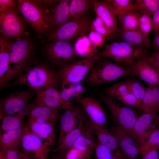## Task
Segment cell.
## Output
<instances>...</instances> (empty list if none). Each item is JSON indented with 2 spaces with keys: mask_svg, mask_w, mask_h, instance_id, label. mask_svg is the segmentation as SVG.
Wrapping results in <instances>:
<instances>
[{
  "mask_svg": "<svg viewBox=\"0 0 159 159\" xmlns=\"http://www.w3.org/2000/svg\"><path fill=\"white\" fill-rule=\"evenodd\" d=\"M35 105L34 102L29 104L20 112L5 116L0 120V134L10 130L20 127L24 123V118Z\"/></svg>",
  "mask_w": 159,
  "mask_h": 159,
  "instance_id": "obj_29",
  "label": "cell"
},
{
  "mask_svg": "<svg viewBox=\"0 0 159 159\" xmlns=\"http://www.w3.org/2000/svg\"><path fill=\"white\" fill-rule=\"evenodd\" d=\"M92 20L87 14L82 17L69 19L55 30L40 39L42 44L55 40L74 42L79 37L88 35L91 30Z\"/></svg>",
  "mask_w": 159,
  "mask_h": 159,
  "instance_id": "obj_4",
  "label": "cell"
},
{
  "mask_svg": "<svg viewBox=\"0 0 159 159\" xmlns=\"http://www.w3.org/2000/svg\"><path fill=\"white\" fill-rule=\"evenodd\" d=\"M13 0H0V12L16 11V3Z\"/></svg>",
  "mask_w": 159,
  "mask_h": 159,
  "instance_id": "obj_46",
  "label": "cell"
},
{
  "mask_svg": "<svg viewBox=\"0 0 159 159\" xmlns=\"http://www.w3.org/2000/svg\"><path fill=\"white\" fill-rule=\"evenodd\" d=\"M25 127L24 122L20 127L0 134V150L20 149L21 140Z\"/></svg>",
  "mask_w": 159,
  "mask_h": 159,
  "instance_id": "obj_28",
  "label": "cell"
},
{
  "mask_svg": "<svg viewBox=\"0 0 159 159\" xmlns=\"http://www.w3.org/2000/svg\"><path fill=\"white\" fill-rule=\"evenodd\" d=\"M88 120L82 122L76 128L67 134L58 142L56 152L57 156L64 157L73 148L74 143L87 128Z\"/></svg>",
  "mask_w": 159,
  "mask_h": 159,
  "instance_id": "obj_23",
  "label": "cell"
},
{
  "mask_svg": "<svg viewBox=\"0 0 159 159\" xmlns=\"http://www.w3.org/2000/svg\"><path fill=\"white\" fill-rule=\"evenodd\" d=\"M52 159H65L64 158L60 157L57 156V155H55L53 158Z\"/></svg>",
  "mask_w": 159,
  "mask_h": 159,
  "instance_id": "obj_52",
  "label": "cell"
},
{
  "mask_svg": "<svg viewBox=\"0 0 159 159\" xmlns=\"http://www.w3.org/2000/svg\"><path fill=\"white\" fill-rule=\"evenodd\" d=\"M140 107L142 111L145 113H159V84H148Z\"/></svg>",
  "mask_w": 159,
  "mask_h": 159,
  "instance_id": "obj_27",
  "label": "cell"
},
{
  "mask_svg": "<svg viewBox=\"0 0 159 159\" xmlns=\"http://www.w3.org/2000/svg\"><path fill=\"white\" fill-rule=\"evenodd\" d=\"M74 48L77 56L84 59L93 57L98 52L97 47L92 44L86 35L78 38L74 43Z\"/></svg>",
  "mask_w": 159,
  "mask_h": 159,
  "instance_id": "obj_31",
  "label": "cell"
},
{
  "mask_svg": "<svg viewBox=\"0 0 159 159\" xmlns=\"http://www.w3.org/2000/svg\"><path fill=\"white\" fill-rule=\"evenodd\" d=\"M19 85L27 86L36 92L51 87L58 89L61 86L58 71L45 60L31 67L13 82L0 89Z\"/></svg>",
  "mask_w": 159,
  "mask_h": 159,
  "instance_id": "obj_2",
  "label": "cell"
},
{
  "mask_svg": "<svg viewBox=\"0 0 159 159\" xmlns=\"http://www.w3.org/2000/svg\"><path fill=\"white\" fill-rule=\"evenodd\" d=\"M93 0H70L69 5V19L82 17L93 8Z\"/></svg>",
  "mask_w": 159,
  "mask_h": 159,
  "instance_id": "obj_33",
  "label": "cell"
},
{
  "mask_svg": "<svg viewBox=\"0 0 159 159\" xmlns=\"http://www.w3.org/2000/svg\"><path fill=\"white\" fill-rule=\"evenodd\" d=\"M20 149L22 153L30 159H47L48 154L52 150L26 125L21 140Z\"/></svg>",
  "mask_w": 159,
  "mask_h": 159,
  "instance_id": "obj_13",
  "label": "cell"
},
{
  "mask_svg": "<svg viewBox=\"0 0 159 159\" xmlns=\"http://www.w3.org/2000/svg\"><path fill=\"white\" fill-rule=\"evenodd\" d=\"M81 106L73 103L65 110L60 117V133L58 141L76 128L82 122L87 120Z\"/></svg>",
  "mask_w": 159,
  "mask_h": 159,
  "instance_id": "obj_14",
  "label": "cell"
},
{
  "mask_svg": "<svg viewBox=\"0 0 159 159\" xmlns=\"http://www.w3.org/2000/svg\"><path fill=\"white\" fill-rule=\"evenodd\" d=\"M99 59L95 56L80 60L59 69L61 90L84 80Z\"/></svg>",
  "mask_w": 159,
  "mask_h": 159,
  "instance_id": "obj_10",
  "label": "cell"
},
{
  "mask_svg": "<svg viewBox=\"0 0 159 159\" xmlns=\"http://www.w3.org/2000/svg\"><path fill=\"white\" fill-rule=\"evenodd\" d=\"M43 44L42 53L45 60L53 68L59 69L78 60L72 42L55 40Z\"/></svg>",
  "mask_w": 159,
  "mask_h": 159,
  "instance_id": "obj_6",
  "label": "cell"
},
{
  "mask_svg": "<svg viewBox=\"0 0 159 159\" xmlns=\"http://www.w3.org/2000/svg\"><path fill=\"white\" fill-rule=\"evenodd\" d=\"M16 9L39 39L47 35L49 29L40 6L33 0L16 1Z\"/></svg>",
  "mask_w": 159,
  "mask_h": 159,
  "instance_id": "obj_9",
  "label": "cell"
},
{
  "mask_svg": "<svg viewBox=\"0 0 159 159\" xmlns=\"http://www.w3.org/2000/svg\"><path fill=\"white\" fill-rule=\"evenodd\" d=\"M152 32L155 35L159 32V9L152 16Z\"/></svg>",
  "mask_w": 159,
  "mask_h": 159,
  "instance_id": "obj_48",
  "label": "cell"
},
{
  "mask_svg": "<svg viewBox=\"0 0 159 159\" xmlns=\"http://www.w3.org/2000/svg\"><path fill=\"white\" fill-rule=\"evenodd\" d=\"M47 159H52V158H48Z\"/></svg>",
  "mask_w": 159,
  "mask_h": 159,
  "instance_id": "obj_53",
  "label": "cell"
},
{
  "mask_svg": "<svg viewBox=\"0 0 159 159\" xmlns=\"http://www.w3.org/2000/svg\"><path fill=\"white\" fill-rule=\"evenodd\" d=\"M151 46L156 51L159 50V32L155 35Z\"/></svg>",
  "mask_w": 159,
  "mask_h": 159,
  "instance_id": "obj_50",
  "label": "cell"
},
{
  "mask_svg": "<svg viewBox=\"0 0 159 159\" xmlns=\"http://www.w3.org/2000/svg\"><path fill=\"white\" fill-rule=\"evenodd\" d=\"M100 98L109 109L115 125L124 130L135 141L134 128L138 117L136 110L124 105L107 94H100Z\"/></svg>",
  "mask_w": 159,
  "mask_h": 159,
  "instance_id": "obj_7",
  "label": "cell"
},
{
  "mask_svg": "<svg viewBox=\"0 0 159 159\" xmlns=\"http://www.w3.org/2000/svg\"><path fill=\"white\" fill-rule=\"evenodd\" d=\"M0 159H30L25 156L20 149L0 150Z\"/></svg>",
  "mask_w": 159,
  "mask_h": 159,
  "instance_id": "obj_42",
  "label": "cell"
},
{
  "mask_svg": "<svg viewBox=\"0 0 159 159\" xmlns=\"http://www.w3.org/2000/svg\"><path fill=\"white\" fill-rule=\"evenodd\" d=\"M61 98V110H66L73 103L71 101L72 91L70 86L61 90L60 92Z\"/></svg>",
  "mask_w": 159,
  "mask_h": 159,
  "instance_id": "obj_44",
  "label": "cell"
},
{
  "mask_svg": "<svg viewBox=\"0 0 159 159\" xmlns=\"http://www.w3.org/2000/svg\"><path fill=\"white\" fill-rule=\"evenodd\" d=\"M36 98L34 102L36 105L49 107L60 110V92L53 87L36 92Z\"/></svg>",
  "mask_w": 159,
  "mask_h": 159,
  "instance_id": "obj_26",
  "label": "cell"
},
{
  "mask_svg": "<svg viewBox=\"0 0 159 159\" xmlns=\"http://www.w3.org/2000/svg\"><path fill=\"white\" fill-rule=\"evenodd\" d=\"M141 14L137 30L149 36V33L153 28L152 16L146 13Z\"/></svg>",
  "mask_w": 159,
  "mask_h": 159,
  "instance_id": "obj_40",
  "label": "cell"
},
{
  "mask_svg": "<svg viewBox=\"0 0 159 159\" xmlns=\"http://www.w3.org/2000/svg\"><path fill=\"white\" fill-rule=\"evenodd\" d=\"M145 58L139 59L131 64L125 65L129 69L131 75L139 77L148 84H159V73Z\"/></svg>",
  "mask_w": 159,
  "mask_h": 159,
  "instance_id": "obj_20",
  "label": "cell"
},
{
  "mask_svg": "<svg viewBox=\"0 0 159 159\" xmlns=\"http://www.w3.org/2000/svg\"><path fill=\"white\" fill-rule=\"evenodd\" d=\"M93 97L87 96L83 98L80 103L91 122L104 127H107V115L102 106V102Z\"/></svg>",
  "mask_w": 159,
  "mask_h": 159,
  "instance_id": "obj_17",
  "label": "cell"
},
{
  "mask_svg": "<svg viewBox=\"0 0 159 159\" xmlns=\"http://www.w3.org/2000/svg\"><path fill=\"white\" fill-rule=\"evenodd\" d=\"M117 36L129 44L140 48L147 49L151 46V40L149 37L137 30L122 31Z\"/></svg>",
  "mask_w": 159,
  "mask_h": 159,
  "instance_id": "obj_30",
  "label": "cell"
},
{
  "mask_svg": "<svg viewBox=\"0 0 159 159\" xmlns=\"http://www.w3.org/2000/svg\"><path fill=\"white\" fill-rule=\"evenodd\" d=\"M126 159H138L140 148L134 138L123 129L115 125L110 130Z\"/></svg>",
  "mask_w": 159,
  "mask_h": 159,
  "instance_id": "obj_16",
  "label": "cell"
},
{
  "mask_svg": "<svg viewBox=\"0 0 159 159\" xmlns=\"http://www.w3.org/2000/svg\"><path fill=\"white\" fill-rule=\"evenodd\" d=\"M27 117L25 121L27 127L38 136L44 144L49 148L54 146L56 139L54 127L55 125L51 123H40L32 119Z\"/></svg>",
  "mask_w": 159,
  "mask_h": 159,
  "instance_id": "obj_19",
  "label": "cell"
},
{
  "mask_svg": "<svg viewBox=\"0 0 159 159\" xmlns=\"http://www.w3.org/2000/svg\"><path fill=\"white\" fill-rule=\"evenodd\" d=\"M33 0L41 7L49 33L56 30L69 20L70 0Z\"/></svg>",
  "mask_w": 159,
  "mask_h": 159,
  "instance_id": "obj_8",
  "label": "cell"
},
{
  "mask_svg": "<svg viewBox=\"0 0 159 159\" xmlns=\"http://www.w3.org/2000/svg\"><path fill=\"white\" fill-rule=\"evenodd\" d=\"M141 15L138 11L132 9L117 16L120 30L124 31L137 30Z\"/></svg>",
  "mask_w": 159,
  "mask_h": 159,
  "instance_id": "obj_32",
  "label": "cell"
},
{
  "mask_svg": "<svg viewBox=\"0 0 159 159\" xmlns=\"http://www.w3.org/2000/svg\"><path fill=\"white\" fill-rule=\"evenodd\" d=\"M111 11L117 17L128 10L133 9L130 0H105Z\"/></svg>",
  "mask_w": 159,
  "mask_h": 159,
  "instance_id": "obj_36",
  "label": "cell"
},
{
  "mask_svg": "<svg viewBox=\"0 0 159 159\" xmlns=\"http://www.w3.org/2000/svg\"><path fill=\"white\" fill-rule=\"evenodd\" d=\"M36 94L32 89L14 91L0 100V119L18 113L24 109Z\"/></svg>",
  "mask_w": 159,
  "mask_h": 159,
  "instance_id": "obj_12",
  "label": "cell"
},
{
  "mask_svg": "<svg viewBox=\"0 0 159 159\" xmlns=\"http://www.w3.org/2000/svg\"><path fill=\"white\" fill-rule=\"evenodd\" d=\"M69 86L71 87L72 91L71 101L74 102L76 104L80 103L87 87L80 82L72 84Z\"/></svg>",
  "mask_w": 159,
  "mask_h": 159,
  "instance_id": "obj_43",
  "label": "cell"
},
{
  "mask_svg": "<svg viewBox=\"0 0 159 159\" xmlns=\"http://www.w3.org/2000/svg\"><path fill=\"white\" fill-rule=\"evenodd\" d=\"M104 91L107 95L124 105L142 111L140 103L132 95L124 81L105 87Z\"/></svg>",
  "mask_w": 159,
  "mask_h": 159,
  "instance_id": "obj_18",
  "label": "cell"
},
{
  "mask_svg": "<svg viewBox=\"0 0 159 159\" xmlns=\"http://www.w3.org/2000/svg\"><path fill=\"white\" fill-rule=\"evenodd\" d=\"M12 43L10 39L0 34V78L9 69L10 50Z\"/></svg>",
  "mask_w": 159,
  "mask_h": 159,
  "instance_id": "obj_34",
  "label": "cell"
},
{
  "mask_svg": "<svg viewBox=\"0 0 159 159\" xmlns=\"http://www.w3.org/2000/svg\"><path fill=\"white\" fill-rule=\"evenodd\" d=\"M159 128V115L157 114L145 113L138 117L134 132L135 140L140 148L149 136Z\"/></svg>",
  "mask_w": 159,
  "mask_h": 159,
  "instance_id": "obj_15",
  "label": "cell"
},
{
  "mask_svg": "<svg viewBox=\"0 0 159 159\" xmlns=\"http://www.w3.org/2000/svg\"><path fill=\"white\" fill-rule=\"evenodd\" d=\"M29 36L13 42L9 69L0 78V87L15 80L31 67L38 64L37 46Z\"/></svg>",
  "mask_w": 159,
  "mask_h": 159,
  "instance_id": "obj_1",
  "label": "cell"
},
{
  "mask_svg": "<svg viewBox=\"0 0 159 159\" xmlns=\"http://www.w3.org/2000/svg\"><path fill=\"white\" fill-rule=\"evenodd\" d=\"M94 152L95 159H113L110 150L98 141L95 145Z\"/></svg>",
  "mask_w": 159,
  "mask_h": 159,
  "instance_id": "obj_41",
  "label": "cell"
},
{
  "mask_svg": "<svg viewBox=\"0 0 159 159\" xmlns=\"http://www.w3.org/2000/svg\"><path fill=\"white\" fill-rule=\"evenodd\" d=\"M28 27L16 10L0 12V34L10 40L15 41L29 36Z\"/></svg>",
  "mask_w": 159,
  "mask_h": 159,
  "instance_id": "obj_11",
  "label": "cell"
},
{
  "mask_svg": "<svg viewBox=\"0 0 159 159\" xmlns=\"http://www.w3.org/2000/svg\"><path fill=\"white\" fill-rule=\"evenodd\" d=\"M159 150V128L153 132L140 148V153L153 150Z\"/></svg>",
  "mask_w": 159,
  "mask_h": 159,
  "instance_id": "obj_39",
  "label": "cell"
},
{
  "mask_svg": "<svg viewBox=\"0 0 159 159\" xmlns=\"http://www.w3.org/2000/svg\"><path fill=\"white\" fill-rule=\"evenodd\" d=\"M87 37L92 44L97 47H101L105 44V38L101 34L94 30H90Z\"/></svg>",
  "mask_w": 159,
  "mask_h": 159,
  "instance_id": "obj_45",
  "label": "cell"
},
{
  "mask_svg": "<svg viewBox=\"0 0 159 159\" xmlns=\"http://www.w3.org/2000/svg\"><path fill=\"white\" fill-rule=\"evenodd\" d=\"M87 122L86 130L77 139L72 149L77 152L79 159H90L97 142Z\"/></svg>",
  "mask_w": 159,
  "mask_h": 159,
  "instance_id": "obj_22",
  "label": "cell"
},
{
  "mask_svg": "<svg viewBox=\"0 0 159 159\" xmlns=\"http://www.w3.org/2000/svg\"><path fill=\"white\" fill-rule=\"evenodd\" d=\"M132 2L133 9L140 14L146 13L152 16L159 9V0H135Z\"/></svg>",
  "mask_w": 159,
  "mask_h": 159,
  "instance_id": "obj_35",
  "label": "cell"
},
{
  "mask_svg": "<svg viewBox=\"0 0 159 159\" xmlns=\"http://www.w3.org/2000/svg\"><path fill=\"white\" fill-rule=\"evenodd\" d=\"M60 116V110L59 109L35 104L26 116L39 122L51 123L55 125Z\"/></svg>",
  "mask_w": 159,
  "mask_h": 159,
  "instance_id": "obj_25",
  "label": "cell"
},
{
  "mask_svg": "<svg viewBox=\"0 0 159 159\" xmlns=\"http://www.w3.org/2000/svg\"><path fill=\"white\" fill-rule=\"evenodd\" d=\"M91 30H94L103 36L105 39L108 40L113 38L114 37L110 30L98 16H96L92 23Z\"/></svg>",
  "mask_w": 159,
  "mask_h": 159,
  "instance_id": "obj_38",
  "label": "cell"
},
{
  "mask_svg": "<svg viewBox=\"0 0 159 159\" xmlns=\"http://www.w3.org/2000/svg\"><path fill=\"white\" fill-rule=\"evenodd\" d=\"M93 8L96 15L99 16L108 27L113 37L120 31L117 18L104 1L93 0Z\"/></svg>",
  "mask_w": 159,
  "mask_h": 159,
  "instance_id": "obj_21",
  "label": "cell"
},
{
  "mask_svg": "<svg viewBox=\"0 0 159 159\" xmlns=\"http://www.w3.org/2000/svg\"><path fill=\"white\" fill-rule=\"evenodd\" d=\"M132 95L141 104L147 87L140 81L132 79L124 81Z\"/></svg>",
  "mask_w": 159,
  "mask_h": 159,
  "instance_id": "obj_37",
  "label": "cell"
},
{
  "mask_svg": "<svg viewBox=\"0 0 159 159\" xmlns=\"http://www.w3.org/2000/svg\"><path fill=\"white\" fill-rule=\"evenodd\" d=\"M130 75L131 73L126 65L102 58L96 62L84 81L87 86H96Z\"/></svg>",
  "mask_w": 159,
  "mask_h": 159,
  "instance_id": "obj_3",
  "label": "cell"
},
{
  "mask_svg": "<svg viewBox=\"0 0 159 159\" xmlns=\"http://www.w3.org/2000/svg\"><path fill=\"white\" fill-rule=\"evenodd\" d=\"M145 58L146 61L159 73V50L150 53Z\"/></svg>",
  "mask_w": 159,
  "mask_h": 159,
  "instance_id": "obj_47",
  "label": "cell"
},
{
  "mask_svg": "<svg viewBox=\"0 0 159 159\" xmlns=\"http://www.w3.org/2000/svg\"><path fill=\"white\" fill-rule=\"evenodd\" d=\"M87 124L98 141L109 149L112 154L121 151L120 150L115 137L110 130L94 124L89 120Z\"/></svg>",
  "mask_w": 159,
  "mask_h": 159,
  "instance_id": "obj_24",
  "label": "cell"
},
{
  "mask_svg": "<svg viewBox=\"0 0 159 159\" xmlns=\"http://www.w3.org/2000/svg\"><path fill=\"white\" fill-rule=\"evenodd\" d=\"M141 159H159V150H153L140 153Z\"/></svg>",
  "mask_w": 159,
  "mask_h": 159,
  "instance_id": "obj_49",
  "label": "cell"
},
{
  "mask_svg": "<svg viewBox=\"0 0 159 159\" xmlns=\"http://www.w3.org/2000/svg\"><path fill=\"white\" fill-rule=\"evenodd\" d=\"M150 54L147 49L138 47L125 42L114 41L106 44L104 49L95 56L99 59H110L127 65L146 57Z\"/></svg>",
  "mask_w": 159,
  "mask_h": 159,
  "instance_id": "obj_5",
  "label": "cell"
},
{
  "mask_svg": "<svg viewBox=\"0 0 159 159\" xmlns=\"http://www.w3.org/2000/svg\"><path fill=\"white\" fill-rule=\"evenodd\" d=\"M113 159H126L121 151L112 154Z\"/></svg>",
  "mask_w": 159,
  "mask_h": 159,
  "instance_id": "obj_51",
  "label": "cell"
}]
</instances>
